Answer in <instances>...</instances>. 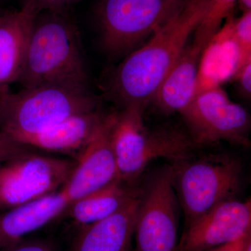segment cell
Here are the masks:
<instances>
[{
    "label": "cell",
    "mask_w": 251,
    "mask_h": 251,
    "mask_svg": "<svg viewBox=\"0 0 251 251\" xmlns=\"http://www.w3.org/2000/svg\"><path fill=\"white\" fill-rule=\"evenodd\" d=\"M209 0H186L152 34L148 44L132 51L114 70L108 82V95L122 108H145L187 46L205 16Z\"/></svg>",
    "instance_id": "obj_1"
},
{
    "label": "cell",
    "mask_w": 251,
    "mask_h": 251,
    "mask_svg": "<svg viewBox=\"0 0 251 251\" xmlns=\"http://www.w3.org/2000/svg\"><path fill=\"white\" fill-rule=\"evenodd\" d=\"M18 82L23 89L58 85L88 87L80 33L67 11L36 14Z\"/></svg>",
    "instance_id": "obj_2"
},
{
    "label": "cell",
    "mask_w": 251,
    "mask_h": 251,
    "mask_svg": "<svg viewBox=\"0 0 251 251\" xmlns=\"http://www.w3.org/2000/svg\"><path fill=\"white\" fill-rule=\"evenodd\" d=\"M97 108L99 99L88 87L48 85L17 93L0 91V131L18 142Z\"/></svg>",
    "instance_id": "obj_3"
},
{
    "label": "cell",
    "mask_w": 251,
    "mask_h": 251,
    "mask_svg": "<svg viewBox=\"0 0 251 251\" xmlns=\"http://www.w3.org/2000/svg\"><path fill=\"white\" fill-rule=\"evenodd\" d=\"M143 107L128 105L115 112L111 144L118 180L130 186L150 162L163 158L176 163L191 156L195 146L190 137L169 128L151 130L145 125Z\"/></svg>",
    "instance_id": "obj_4"
},
{
    "label": "cell",
    "mask_w": 251,
    "mask_h": 251,
    "mask_svg": "<svg viewBox=\"0 0 251 251\" xmlns=\"http://www.w3.org/2000/svg\"><path fill=\"white\" fill-rule=\"evenodd\" d=\"M173 184L185 216V227L242 190L244 167L225 153L191 156L173 165Z\"/></svg>",
    "instance_id": "obj_5"
},
{
    "label": "cell",
    "mask_w": 251,
    "mask_h": 251,
    "mask_svg": "<svg viewBox=\"0 0 251 251\" xmlns=\"http://www.w3.org/2000/svg\"><path fill=\"white\" fill-rule=\"evenodd\" d=\"M186 0H100L97 18L100 41L114 57L128 55L152 35Z\"/></svg>",
    "instance_id": "obj_6"
},
{
    "label": "cell",
    "mask_w": 251,
    "mask_h": 251,
    "mask_svg": "<svg viewBox=\"0 0 251 251\" xmlns=\"http://www.w3.org/2000/svg\"><path fill=\"white\" fill-rule=\"evenodd\" d=\"M179 206L173 166L167 165L153 173L140 188L133 251H176Z\"/></svg>",
    "instance_id": "obj_7"
},
{
    "label": "cell",
    "mask_w": 251,
    "mask_h": 251,
    "mask_svg": "<svg viewBox=\"0 0 251 251\" xmlns=\"http://www.w3.org/2000/svg\"><path fill=\"white\" fill-rule=\"evenodd\" d=\"M36 149L0 164V212L62 188L77 165L74 158L41 153Z\"/></svg>",
    "instance_id": "obj_8"
},
{
    "label": "cell",
    "mask_w": 251,
    "mask_h": 251,
    "mask_svg": "<svg viewBox=\"0 0 251 251\" xmlns=\"http://www.w3.org/2000/svg\"><path fill=\"white\" fill-rule=\"evenodd\" d=\"M180 114L195 145L226 141L237 146H250L249 112L232 101L219 85L207 86L198 90Z\"/></svg>",
    "instance_id": "obj_9"
},
{
    "label": "cell",
    "mask_w": 251,
    "mask_h": 251,
    "mask_svg": "<svg viewBox=\"0 0 251 251\" xmlns=\"http://www.w3.org/2000/svg\"><path fill=\"white\" fill-rule=\"evenodd\" d=\"M251 232V202L237 198L216 204L188 227L176 251H208Z\"/></svg>",
    "instance_id": "obj_10"
},
{
    "label": "cell",
    "mask_w": 251,
    "mask_h": 251,
    "mask_svg": "<svg viewBox=\"0 0 251 251\" xmlns=\"http://www.w3.org/2000/svg\"><path fill=\"white\" fill-rule=\"evenodd\" d=\"M139 200L138 188V193L111 216L77 227L69 251H133Z\"/></svg>",
    "instance_id": "obj_11"
},
{
    "label": "cell",
    "mask_w": 251,
    "mask_h": 251,
    "mask_svg": "<svg viewBox=\"0 0 251 251\" xmlns=\"http://www.w3.org/2000/svg\"><path fill=\"white\" fill-rule=\"evenodd\" d=\"M108 113L100 108L68 117L44 131L18 143L47 152L74 155L77 160L100 129Z\"/></svg>",
    "instance_id": "obj_12"
},
{
    "label": "cell",
    "mask_w": 251,
    "mask_h": 251,
    "mask_svg": "<svg viewBox=\"0 0 251 251\" xmlns=\"http://www.w3.org/2000/svg\"><path fill=\"white\" fill-rule=\"evenodd\" d=\"M36 14L30 6L22 5L0 16V91L9 90L21 76Z\"/></svg>",
    "instance_id": "obj_13"
},
{
    "label": "cell",
    "mask_w": 251,
    "mask_h": 251,
    "mask_svg": "<svg viewBox=\"0 0 251 251\" xmlns=\"http://www.w3.org/2000/svg\"><path fill=\"white\" fill-rule=\"evenodd\" d=\"M206 46L193 41L158 87L151 100L164 112H181L191 103L197 91L199 68Z\"/></svg>",
    "instance_id": "obj_14"
},
{
    "label": "cell",
    "mask_w": 251,
    "mask_h": 251,
    "mask_svg": "<svg viewBox=\"0 0 251 251\" xmlns=\"http://www.w3.org/2000/svg\"><path fill=\"white\" fill-rule=\"evenodd\" d=\"M138 188L118 179L71 204L62 217L77 227L87 226L111 216L138 193Z\"/></svg>",
    "instance_id": "obj_15"
},
{
    "label": "cell",
    "mask_w": 251,
    "mask_h": 251,
    "mask_svg": "<svg viewBox=\"0 0 251 251\" xmlns=\"http://www.w3.org/2000/svg\"><path fill=\"white\" fill-rule=\"evenodd\" d=\"M224 30L237 49L233 75L251 62V11H244L238 18L229 15Z\"/></svg>",
    "instance_id": "obj_16"
},
{
    "label": "cell",
    "mask_w": 251,
    "mask_h": 251,
    "mask_svg": "<svg viewBox=\"0 0 251 251\" xmlns=\"http://www.w3.org/2000/svg\"><path fill=\"white\" fill-rule=\"evenodd\" d=\"M238 0H209V6L202 22L195 31V42L209 46L215 37L221 24L232 13Z\"/></svg>",
    "instance_id": "obj_17"
},
{
    "label": "cell",
    "mask_w": 251,
    "mask_h": 251,
    "mask_svg": "<svg viewBox=\"0 0 251 251\" xmlns=\"http://www.w3.org/2000/svg\"><path fill=\"white\" fill-rule=\"evenodd\" d=\"M1 251H60L57 243L44 237L23 238Z\"/></svg>",
    "instance_id": "obj_18"
},
{
    "label": "cell",
    "mask_w": 251,
    "mask_h": 251,
    "mask_svg": "<svg viewBox=\"0 0 251 251\" xmlns=\"http://www.w3.org/2000/svg\"><path fill=\"white\" fill-rule=\"evenodd\" d=\"M33 149L35 148L18 143L0 131V164Z\"/></svg>",
    "instance_id": "obj_19"
},
{
    "label": "cell",
    "mask_w": 251,
    "mask_h": 251,
    "mask_svg": "<svg viewBox=\"0 0 251 251\" xmlns=\"http://www.w3.org/2000/svg\"><path fill=\"white\" fill-rule=\"evenodd\" d=\"M23 5L30 6L36 12L44 10L67 11L69 7L81 0H21Z\"/></svg>",
    "instance_id": "obj_20"
},
{
    "label": "cell",
    "mask_w": 251,
    "mask_h": 251,
    "mask_svg": "<svg viewBox=\"0 0 251 251\" xmlns=\"http://www.w3.org/2000/svg\"><path fill=\"white\" fill-rule=\"evenodd\" d=\"M234 77L239 82V88L243 94L247 98L251 94V62L248 63L242 69L234 74Z\"/></svg>",
    "instance_id": "obj_21"
},
{
    "label": "cell",
    "mask_w": 251,
    "mask_h": 251,
    "mask_svg": "<svg viewBox=\"0 0 251 251\" xmlns=\"http://www.w3.org/2000/svg\"><path fill=\"white\" fill-rule=\"evenodd\" d=\"M244 237L240 238V239H237V241H234L233 242L225 244V245L221 246V247L214 248V249H211V250L208 251H239L241 243H242L243 238Z\"/></svg>",
    "instance_id": "obj_22"
},
{
    "label": "cell",
    "mask_w": 251,
    "mask_h": 251,
    "mask_svg": "<svg viewBox=\"0 0 251 251\" xmlns=\"http://www.w3.org/2000/svg\"><path fill=\"white\" fill-rule=\"evenodd\" d=\"M239 251H251V232L243 238Z\"/></svg>",
    "instance_id": "obj_23"
},
{
    "label": "cell",
    "mask_w": 251,
    "mask_h": 251,
    "mask_svg": "<svg viewBox=\"0 0 251 251\" xmlns=\"http://www.w3.org/2000/svg\"><path fill=\"white\" fill-rule=\"evenodd\" d=\"M240 3L241 8L244 11H251V0H238Z\"/></svg>",
    "instance_id": "obj_24"
}]
</instances>
